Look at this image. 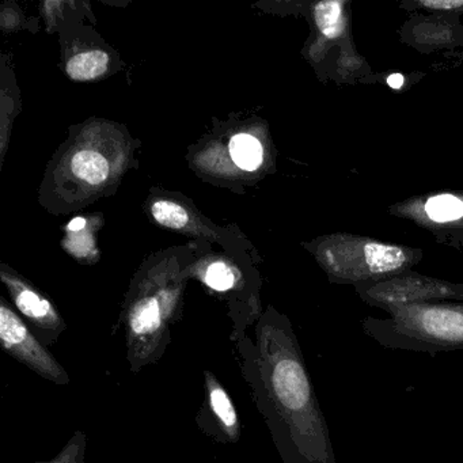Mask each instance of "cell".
Wrapping results in <instances>:
<instances>
[{"instance_id": "obj_18", "label": "cell", "mask_w": 463, "mask_h": 463, "mask_svg": "<svg viewBox=\"0 0 463 463\" xmlns=\"http://www.w3.org/2000/svg\"><path fill=\"white\" fill-rule=\"evenodd\" d=\"M86 221L83 218H75L70 222L69 229L70 232H80V230L85 229Z\"/></svg>"}, {"instance_id": "obj_5", "label": "cell", "mask_w": 463, "mask_h": 463, "mask_svg": "<svg viewBox=\"0 0 463 463\" xmlns=\"http://www.w3.org/2000/svg\"><path fill=\"white\" fill-rule=\"evenodd\" d=\"M0 341L5 351L53 383H70L66 370L34 337L25 322L5 303L0 306Z\"/></svg>"}, {"instance_id": "obj_16", "label": "cell", "mask_w": 463, "mask_h": 463, "mask_svg": "<svg viewBox=\"0 0 463 463\" xmlns=\"http://www.w3.org/2000/svg\"><path fill=\"white\" fill-rule=\"evenodd\" d=\"M420 5L425 9L441 10V12H454L463 9V0H420Z\"/></svg>"}, {"instance_id": "obj_7", "label": "cell", "mask_w": 463, "mask_h": 463, "mask_svg": "<svg viewBox=\"0 0 463 463\" xmlns=\"http://www.w3.org/2000/svg\"><path fill=\"white\" fill-rule=\"evenodd\" d=\"M205 390L211 413L215 417L222 432L229 440L237 441L241 435L240 417L229 392L211 373H205Z\"/></svg>"}, {"instance_id": "obj_1", "label": "cell", "mask_w": 463, "mask_h": 463, "mask_svg": "<svg viewBox=\"0 0 463 463\" xmlns=\"http://www.w3.org/2000/svg\"><path fill=\"white\" fill-rule=\"evenodd\" d=\"M256 394L284 463H337L298 338L288 324L257 337Z\"/></svg>"}, {"instance_id": "obj_10", "label": "cell", "mask_w": 463, "mask_h": 463, "mask_svg": "<svg viewBox=\"0 0 463 463\" xmlns=\"http://www.w3.org/2000/svg\"><path fill=\"white\" fill-rule=\"evenodd\" d=\"M314 17L319 32L327 40L338 39L345 32L344 2H321L314 9Z\"/></svg>"}, {"instance_id": "obj_13", "label": "cell", "mask_w": 463, "mask_h": 463, "mask_svg": "<svg viewBox=\"0 0 463 463\" xmlns=\"http://www.w3.org/2000/svg\"><path fill=\"white\" fill-rule=\"evenodd\" d=\"M151 213L158 223L169 227V229H183L188 224V213L181 205L173 202L161 200V202L154 203Z\"/></svg>"}, {"instance_id": "obj_8", "label": "cell", "mask_w": 463, "mask_h": 463, "mask_svg": "<svg viewBox=\"0 0 463 463\" xmlns=\"http://www.w3.org/2000/svg\"><path fill=\"white\" fill-rule=\"evenodd\" d=\"M71 169L78 178L91 185H99L109 175V165L107 159L96 151L83 150L75 154Z\"/></svg>"}, {"instance_id": "obj_12", "label": "cell", "mask_w": 463, "mask_h": 463, "mask_svg": "<svg viewBox=\"0 0 463 463\" xmlns=\"http://www.w3.org/2000/svg\"><path fill=\"white\" fill-rule=\"evenodd\" d=\"M428 219L436 223H449L463 216V200L451 194L430 197L424 204Z\"/></svg>"}, {"instance_id": "obj_11", "label": "cell", "mask_w": 463, "mask_h": 463, "mask_svg": "<svg viewBox=\"0 0 463 463\" xmlns=\"http://www.w3.org/2000/svg\"><path fill=\"white\" fill-rule=\"evenodd\" d=\"M230 154L238 167L253 172L262 162V146L251 135H235L230 142Z\"/></svg>"}, {"instance_id": "obj_2", "label": "cell", "mask_w": 463, "mask_h": 463, "mask_svg": "<svg viewBox=\"0 0 463 463\" xmlns=\"http://www.w3.org/2000/svg\"><path fill=\"white\" fill-rule=\"evenodd\" d=\"M389 314L387 319L363 321L365 335L384 348L432 356L463 349V303H422Z\"/></svg>"}, {"instance_id": "obj_3", "label": "cell", "mask_w": 463, "mask_h": 463, "mask_svg": "<svg viewBox=\"0 0 463 463\" xmlns=\"http://www.w3.org/2000/svg\"><path fill=\"white\" fill-rule=\"evenodd\" d=\"M413 260L411 249L348 235L330 238L321 250L322 264L343 283H375L394 278Z\"/></svg>"}, {"instance_id": "obj_4", "label": "cell", "mask_w": 463, "mask_h": 463, "mask_svg": "<svg viewBox=\"0 0 463 463\" xmlns=\"http://www.w3.org/2000/svg\"><path fill=\"white\" fill-rule=\"evenodd\" d=\"M362 298L370 305L384 308L389 313L405 306L463 300V286L413 273H401L394 278L368 284L362 289Z\"/></svg>"}, {"instance_id": "obj_6", "label": "cell", "mask_w": 463, "mask_h": 463, "mask_svg": "<svg viewBox=\"0 0 463 463\" xmlns=\"http://www.w3.org/2000/svg\"><path fill=\"white\" fill-rule=\"evenodd\" d=\"M9 286L18 310L36 324L37 327L48 332H61L63 329L64 325L61 317L45 298L14 281H9Z\"/></svg>"}, {"instance_id": "obj_14", "label": "cell", "mask_w": 463, "mask_h": 463, "mask_svg": "<svg viewBox=\"0 0 463 463\" xmlns=\"http://www.w3.org/2000/svg\"><path fill=\"white\" fill-rule=\"evenodd\" d=\"M205 283L215 291H229L234 286V275L226 265L215 262L208 268Z\"/></svg>"}, {"instance_id": "obj_17", "label": "cell", "mask_w": 463, "mask_h": 463, "mask_svg": "<svg viewBox=\"0 0 463 463\" xmlns=\"http://www.w3.org/2000/svg\"><path fill=\"white\" fill-rule=\"evenodd\" d=\"M403 82H405V80H403L402 75L400 74H392L387 78V85L392 89H395V90L402 88Z\"/></svg>"}, {"instance_id": "obj_9", "label": "cell", "mask_w": 463, "mask_h": 463, "mask_svg": "<svg viewBox=\"0 0 463 463\" xmlns=\"http://www.w3.org/2000/svg\"><path fill=\"white\" fill-rule=\"evenodd\" d=\"M109 56L102 51L80 53L70 59L67 74L72 80H91L107 71Z\"/></svg>"}, {"instance_id": "obj_15", "label": "cell", "mask_w": 463, "mask_h": 463, "mask_svg": "<svg viewBox=\"0 0 463 463\" xmlns=\"http://www.w3.org/2000/svg\"><path fill=\"white\" fill-rule=\"evenodd\" d=\"M86 451V436L77 432L55 459L44 463H82Z\"/></svg>"}]
</instances>
